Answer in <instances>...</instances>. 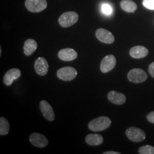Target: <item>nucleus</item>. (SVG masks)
<instances>
[{
  "label": "nucleus",
  "instance_id": "14",
  "mask_svg": "<svg viewBox=\"0 0 154 154\" xmlns=\"http://www.w3.org/2000/svg\"><path fill=\"white\" fill-rule=\"evenodd\" d=\"M107 98L110 102L116 105H123L126 101V97L123 94L116 91H111L109 92Z\"/></svg>",
  "mask_w": 154,
  "mask_h": 154
},
{
  "label": "nucleus",
  "instance_id": "20",
  "mask_svg": "<svg viewBox=\"0 0 154 154\" xmlns=\"http://www.w3.org/2000/svg\"><path fill=\"white\" fill-rule=\"evenodd\" d=\"M138 152L140 154H154V147L150 145L143 146L139 149Z\"/></svg>",
  "mask_w": 154,
  "mask_h": 154
},
{
  "label": "nucleus",
  "instance_id": "9",
  "mask_svg": "<svg viewBox=\"0 0 154 154\" xmlns=\"http://www.w3.org/2000/svg\"><path fill=\"white\" fill-rule=\"evenodd\" d=\"M95 35L99 41L105 44H112L115 41V38L113 34L105 29H98L96 31Z\"/></svg>",
  "mask_w": 154,
  "mask_h": 154
},
{
  "label": "nucleus",
  "instance_id": "6",
  "mask_svg": "<svg viewBox=\"0 0 154 154\" xmlns=\"http://www.w3.org/2000/svg\"><path fill=\"white\" fill-rule=\"evenodd\" d=\"M127 78L131 82L140 83L146 81L147 74L141 69H134L128 72Z\"/></svg>",
  "mask_w": 154,
  "mask_h": 154
},
{
  "label": "nucleus",
  "instance_id": "21",
  "mask_svg": "<svg viewBox=\"0 0 154 154\" xmlns=\"http://www.w3.org/2000/svg\"><path fill=\"white\" fill-rule=\"evenodd\" d=\"M102 11L103 14L106 15H110L112 13V8L109 4H104L102 6Z\"/></svg>",
  "mask_w": 154,
  "mask_h": 154
},
{
  "label": "nucleus",
  "instance_id": "3",
  "mask_svg": "<svg viewBox=\"0 0 154 154\" xmlns=\"http://www.w3.org/2000/svg\"><path fill=\"white\" fill-rule=\"evenodd\" d=\"M25 5L29 11L38 13L47 8L48 2L46 0H26Z\"/></svg>",
  "mask_w": 154,
  "mask_h": 154
},
{
  "label": "nucleus",
  "instance_id": "11",
  "mask_svg": "<svg viewBox=\"0 0 154 154\" xmlns=\"http://www.w3.org/2000/svg\"><path fill=\"white\" fill-rule=\"evenodd\" d=\"M39 107L42 115L49 121H53L55 119V114L51 105L46 100H41Z\"/></svg>",
  "mask_w": 154,
  "mask_h": 154
},
{
  "label": "nucleus",
  "instance_id": "8",
  "mask_svg": "<svg viewBox=\"0 0 154 154\" xmlns=\"http://www.w3.org/2000/svg\"><path fill=\"white\" fill-rule=\"evenodd\" d=\"M116 60L113 55H106L100 63V70L103 73H107L112 70L116 65Z\"/></svg>",
  "mask_w": 154,
  "mask_h": 154
},
{
  "label": "nucleus",
  "instance_id": "5",
  "mask_svg": "<svg viewBox=\"0 0 154 154\" xmlns=\"http://www.w3.org/2000/svg\"><path fill=\"white\" fill-rule=\"evenodd\" d=\"M127 138L134 142H140L146 138V134L142 130L134 127L128 128L126 131Z\"/></svg>",
  "mask_w": 154,
  "mask_h": 154
},
{
  "label": "nucleus",
  "instance_id": "1",
  "mask_svg": "<svg viewBox=\"0 0 154 154\" xmlns=\"http://www.w3.org/2000/svg\"><path fill=\"white\" fill-rule=\"evenodd\" d=\"M111 124V121L107 116H100L89 122L88 128L94 132H99L108 128Z\"/></svg>",
  "mask_w": 154,
  "mask_h": 154
},
{
  "label": "nucleus",
  "instance_id": "23",
  "mask_svg": "<svg viewBox=\"0 0 154 154\" xmlns=\"http://www.w3.org/2000/svg\"><path fill=\"white\" fill-rule=\"evenodd\" d=\"M147 119L149 122L154 123V111L149 113L147 116Z\"/></svg>",
  "mask_w": 154,
  "mask_h": 154
},
{
  "label": "nucleus",
  "instance_id": "15",
  "mask_svg": "<svg viewBox=\"0 0 154 154\" xmlns=\"http://www.w3.org/2000/svg\"><path fill=\"white\" fill-rule=\"evenodd\" d=\"M149 54L148 49L142 46H136L130 50V54L132 58L139 59L146 57Z\"/></svg>",
  "mask_w": 154,
  "mask_h": 154
},
{
  "label": "nucleus",
  "instance_id": "2",
  "mask_svg": "<svg viewBox=\"0 0 154 154\" xmlns=\"http://www.w3.org/2000/svg\"><path fill=\"white\" fill-rule=\"evenodd\" d=\"M78 19L79 16L76 12L67 11L62 14L58 19V22L62 27L68 28L74 25Z\"/></svg>",
  "mask_w": 154,
  "mask_h": 154
},
{
  "label": "nucleus",
  "instance_id": "13",
  "mask_svg": "<svg viewBox=\"0 0 154 154\" xmlns=\"http://www.w3.org/2000/svg\"><path fill=\"white\" fill-rule=\"evenodd\" d=\"M58 58L63 61H72L75 60L78 57V53L75 50L71 48L62 49L58 53Z\"/></svg>",
  "mask_w": 154,
  "mask_h": 154
},
{
  "label": "nucleus",
  "instance_id": "7",
  "mask_svg": "<svg viewBox=\"0 0 154 154\" xmlns=\"http://www.w3.org/2000/svg\"><path fill=\"white\" fill-rule=\"evenodd\" d=\"M29 140L34 146L39 148L45 147L49 143L48 140L45 136L41 134L36 132H33L30 134Z\"/></svg>",
  "mask_w": 154,
  "mask_h": 154
},
{
  "label": "nucleus",
  "instance_id": "26",
  "mask_svg": "<svg viewBox=\"0 0 154 154\" xmlns=\"http://www.w3.org/2000/svg\"><path fill=\"white\" fill-rule=\"evenodd\" d=\"M2 54V49L1 47H0V56Z\"/></svg>",
  "mask_w": 154,
  "mask_h": 154
},
{
  "label": "nucleus",
  "instance_id": "17",
  "mask_svg": "<svg viewBox=\"0 0 154 154\" xmlns=\"http://www.w3.org/2000/svg\"><path fill=\"white\" fill-rule=\"evenodd\" d=\"M85 140L90 146H99L103 142V138L99 134H90L86 137Z\"/></svg>",
  "mask_w": 154,
  "mask_h": 154
},
{
  "label": "nucleus",
  "instance_id": "12",
  "mask_svg": "<svg viewBox=\"0 0 154 154\" xmlns=\"http://www.w3.org/2000/svg\"><path fill=\"white\" fill-rule=\"evenodd\" d=\"M21 75L20 70L17 68H13L6 72L3 78V82L6 86H11L14 81L18 79Z\"/></svg>",
  "mask_w": 154,
  "mask_h": 154
},
{
  "label": "nucleus",
  "instance_id": "4",
  "mask_svg": "<svg viewBox=\"0 0 154 154\" xmlns=\"http://www.w3.org/2000/svg\"><path fill=\"white\" fill-rule=\"evenodd\" d=\"M75 69L70 66L63 67L60 69L57 72V75L62 81H70L73 80L77 75Z\"/></svg>",
  "mask_w": 154,
  "mask_h": 154
},
{
  "label": "nucleus",
  "instance_id": "10",
  "mask_svg": "<svg viewBox=\"0 0 154 154\" xmlns=\"http://www.w3.org/2000/svg\"><path fill=\"white\" fill-rule=\"evenodd\" d=\"M34 69L37 74L41 76H45L49 70L48 61L44 57H39L34 63Z\"/></svg>",
  "mask_w": 154,
  "mask_h": 154
},
{
  "label": "nucleus",
  "instance_id": "16",
  "mask_svg": "<svg viewBox=\"0 0 154 154\" xmlns=\"http://www.w3.org/2000/svg\"><path fill=\"white\" fill-rule=\"evenodd\" d=\"M37 43L33 39H28L25 41L23 46V52L26 56L32 55L37 48Z\"/></svg>",
  "mask_w": 154,
  "mask_h": 154
},
{
  "label": "nucleus",
  "instance_id": "25",
  "mask_svg": "<svg viewBox=\"0 0 154 154\" xmlns=\"http://www.w3.org/2000/svg\"><path fill=\"white\" fill-rule=\"evenodd\" d=\"M103 154H121V153L116 151H107L104 152Z\"/></svg>",
  "mask_w": 154,
  "mask_h": 154
},
{
  "label": "nucleus",
  "instance_id": "18",
  "mask_svg": "<svg viewBox=\"0 0 154 154\" xmlns=\"http://www.w3.org/2000/svg\"><path fill=\"white\" fill-rule=\"evenodd\" d=\"M121 7L124 11L128 13H134L137 9V5L132 0H122Z\"/></svg>",
  "mask_w": 154,
  "mask_h": 154
},
{
  "label": "nucleus",
  "instance_id": "22",
  "mask_svg": "<svg viewBox=\"0 0 154 154\" xmlns=\"http://www.w3.org/2000/svg\"><path fill=\"white\" fill-rule=\"evenodd\" d=\"M143 5L149 10H154V0H143Z\"/></svg>",
  "mask_w": 154,
  "mask_h": 154
},
{
  "label": "nucleus",
  "instance_id": "19",
  "mask_svg": "<svg viewBox=\"0 0 154 154\" xmlns=\"http://www.w3.org/2000/svg\"><path fill=\"white\" fill-rule=\"evenodd\" d=\"M10 130V125L5 118L1 116L0 118V135H8Z\"/></svg>",
  "mask_w": 154,
  "mask_h": 154
},
{
  "label": "nucleus",
  "instance_id": "24",
  "mask_svg": "<svg viewBox=\"0 0 154 154\" xmlns=\"http://www.w3.org/2000/svg\"><path fill=\"white\" fill-rule=\"evenodd\" d=\"M149 71L151 75L154 78V62L150 64L149 66Z\"/></svg>",
  "mask_w": 154,
  "mask_h": 154
}]
</instances>
